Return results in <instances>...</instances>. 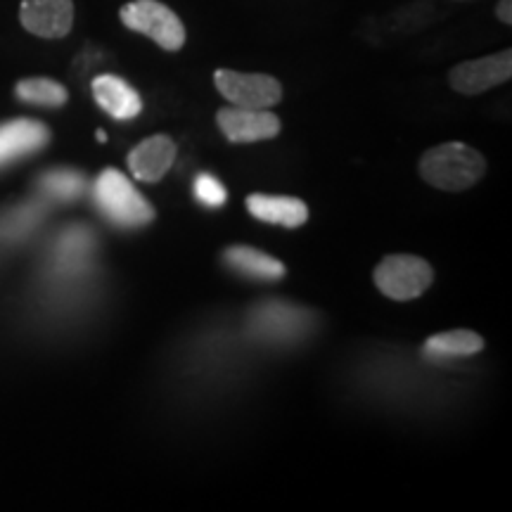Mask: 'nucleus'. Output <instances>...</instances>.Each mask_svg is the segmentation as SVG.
<instances>
[{"label":"nucleus","mask_w":512,"mask_h":512,"mask_svg":"<svg viewBox=\"0 0 512 512\" xmlns=\"http://www.w3.org/2000/svg\"><path fill=\"white\" fill-rule=\"evenodd\" d=\"M486 174V162L475 147L465 143H444L427 150L420 159V176L434 188L460 192L472 188Z\"/></svg>","instance_id":"nucleus-1"},{"label":"nucleus","mask_w":512,"mask_h":512,"mask_svg":"<svg viewBox=\"0 0 512 512\" xmlns=\"http://www.w3.org/2000/svg\"><path fill=\"white\" fill-rule=\"evenodd\" d=\"M95 204L105 219L119 228H143L155 219V209L117 169L102 171L93 188Z\"/></svg>","instance_id":"nucleus-2"},{"label":"nucleus","mask_w":512,"mask_h":512,"mask_svg":"<svg viewBox=\"0 0 512 512\" xmlns=\"http://www.w3.org/2000/svg\"><path fill=\"white\" fill-rule=\"evenodd\" d=\"M126 29L143 34L162 50L176 53L185 46V27L181 17L159 0H131L119 10Z\"/></svg>","instance_id":"nucleus-3"},{"label":"nucleus","mask_w":512,"mask_h":512,"mask_svg":"<svg viewBox=\"0 0 512 512\" xmlns=\"http://www.w3.org/2000/svg\"><path fill=\"white\" fill-rule=\"evenodd\" d=\"M373 278L384 297L394 299V302H408V299H418L420 294L427 292L434 280V271L422 256L392 254L384 256L377 264Z\"/></svg>","instance_id":"nucleus-4"},{"label":"nucleus","mask_w":512,"mask_h":512,"mask_svg":"<svg viewBox=\"0 0 512 512\" xmlns=\"http://www.w3.org/2000/svg\"><path fill=\"white\" fill-rule=\"evenodd\" d=\"M216 91L233 107L247 110H271L283 100V86L268 74H242L233 69H219L214 74Z\"/></svg>","instance_id":"nucleus-5"},{"label":"nucleus","mask_w":512,"mask_h":512,"mask_svg":"<svg viewBox=\"0 0 512 512\" xmlns=\"http://www.w3.org/2000/svg\"><path fill=\"white\" fill-rule=\"evenodd\" d=\"M311 311L285 302H266L256 306L249 316L252 335L268 339V342H294L311 330Z\"/></svg>","instance_id":"nucleus-6"},{"label":"nucleus","mask_w":512,"mask_h":512,"mask_svg":"<svg viewBox=\"0 0 512 512\" xmlns=\"http://www.w3.org/2000/svg\"><path fill=\"white\" fill-rule=\"evenodd\" d=\"M512 76V50L503 53L479 57V60L460 62L448 72V83L456 93L479 95L491 88L510 81Z\"/></svg>","instance_id":"nucleus-7"},{"label":"nucleus","mask_w":512,"mask_h":512,"mask_svg":"<svg viewBox=\"0 0 512 512\" xmlns=\"http://www.w3.org/2000/svg\"><path fill=\"white\" fill-rule=\"evenodd\" d=\"M216 124L230 143H259L280 133V119L273 112L247 107H223L216 114Z\"/></svg>","instance_id":"nucleus-8"},{"label":"nucleus","mask_w":512,"mask_h":512,"mask_svg":"<svg viewBox=\"0 0 512 512\" xmlns=\"http://www.w3.org/2000/svg\"><path fill=\"white\" fill-rule=\"evenodd\" d=\"M22 27L41 38H64L74 27L72 0H22Z\"/></svg>","instance_id":"nucleus-9"},{"label":"nucleus","mask_w":512,"mask_h":512,"mask_svg":"<svg viewBox=\"0 0 512 512\" xmlns=\"http://www.w3.org/2000/svg\"><path fill=\"white\" fill-rule=\"evenodd\" d=\"M50 131L41 121L15 119L0 124V169L15 164L17 159L34 155L46 147Z\"/></svg>","instance_id":"nucleus-10"},{"label":"nucleus","mask_w":512,"mask_h":512,"mask_svg":"<svg viewBox=\"0 0 512 512\" xmlns=\"http://www.w3.org/2000/svg\"><path fill=\"white\" fill-rule=\"evenodd\" d=\"M176 143L169 136H152L128 152V169L143 183H157L176 162Z\"/></svg>","instance_id":"nucleus-11"},{"label":"nucleus","mask_w":512,"mask_h":512,"mask_svg":"<svg viewBox=\"0 0 512 512\" xmlns=\"http://www.w3.org/2000/svg\"><path fill=\"white\" fill-rule=\"evenodd\" d=\"M93 98L112 119L128 121L143 112V100L131 83L114 74H102L93 81Z\"/></svg>","instance_id":"nucleus-12"},{"label":"nucleus","mask_w":512,"mask_h":512,"mask_svg":"<svg viewBox=\"0 0 512 512\" xmlns=\"http://www.w3.org/2000/svg\"><path fill=\"white\" fill-rule=\"evenodd\" d=\"M247 209L254 219L275 226L299 228L309 219V209L297 197H278V195H249Z\"/></svg>","instance_id":"nucleus-13"},{"label":"nucleus","mask_w":512,"mask_h":512,"mask_svg":"<svg viewBox=\"0 0 512 512\" xmlns=\"http://www.w3.org/2000/svg\"><path fill=\"white\" fill-rule=\"evenodd\" d=\"M484 349V339L472 330H451L439 332L430 337L422 347V356L427 361H453V358L475 356Z\"/></svg>","instance_id":"nucleus-14"},{"label":"nucleus","mask_w":512,"mask_h":512,"mask_svg":"<svg viewBox=\"0 0 512 512\" xmlns=\"http://www.w3.org/2000/svg\"><path fill=\"white\" fill-rule=\"evenodd\" d=\"M223 261L233 271L254 280H268V283H273V280H280L285 275V266L275 256H268L254 247H230L223 252Z\"/></svg>","instance_id":"nucleus-15"},{"label":"nucleus","mask_w":512,"mask_h":512,"mask_svg":"<svg viewBox=\"0 0 512 512\" xmlns=\"http://www.w3.org/2000/svg\"><path fill=\"white\" fill-rule=\"evenodd\" d=\"M15 95L27 105L62 107L67 102V88L53 79H24L17 83Z\"/></svg>","instance_id":"nucleus-16"},{"label":"nucleus","mask_w":512,"mask_h":512,"mask_svg":"<svg viewBox=\"0 0 512 512\" xmlns=\"http://www.w3.org/2000/svg\"><path fill=\"white\" fill-rule=\"evenodd\" d=\"M83 188H86V181H83L81 174H76L72 169L50 171V174L41 178V190L46 192L50 200L57 202L79 200Z\"/></svg>","instance_id":"nucleus-17"},{"label":"nucleus","mask_w":512,"mask_h":512,"mask_svg":"<svg viewBox=\"0 0 512 512\" xmlns=\"http://www.w3.org/2000/svg\"><path fill=\"white\" fill-rule=\"evenodd\" d=\"M91 233L83 228L69 230L67 235L60 240V247H57V264L62 268H79L83 266V259L91 254Z\"/></svg>","instance_id":"nucleus-18"},{"label":"nucleus","mask_w":512,"mask_h":512,"mask_svg":"<svg viewBox=\"0 0 512 512\" xmlns=\"http://www.w3.org/2000/svg\"><path fill=\"white\" fill-rule=\"evenodd\" d=\"M195 195H197V200L204 204V207L216 209V207H223V204H226V188H223V185L209 174L197 176Z\"/></svg>","instance_id":"nucleus-19"},{"label":"nucleus","mask_w":512,"mask_h":512,"mask_svg":"<svg viewBox=\"0 0 512 512\" xmlns=\"http://www.w3.org/2000/svg\"><path fill=\"white\" fill-rule=\"evenodd\" d=\"M496 17L501 19L503 24H512V0H501V3H498V8H496Z\"/></svg>","instance_id":"nucleus-20"},{"label":"nucleus","mask_w":512,"mask_h":512,"mask_svg":"<svg viewBox=\"0 0 512 512\" xmlns=\"http://www.w3.org/2000/svg\"><path fill=\"white\" fill-rule=\"evenodd\" d=\"M98 140H100V143H105V140H107V133H105V131H98Z\"/></svg>","instance_id":"nucleus-21"}]
</instances>
